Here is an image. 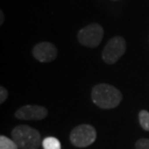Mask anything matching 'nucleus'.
<instances>
[{
  "mask_svg": "<svg viewBox=\"0 0 149 149\" xmlns=\"http://www.w3.org/2000/svg\"><path fill=\"white\" fill-rule=\"evenodd\" d=\"M91 99L99 108L103 109H111L120 104L122 94L114 86L107 83H100L92 89Z\"/></svg>",
  "mask_w": 149,
  "mask_h": 149,
  "instance_id": "nucleus-1",
  "label": "nucleus"
},
{
  "mask_svg": "<svg viewBox=\"0 0 149 149\" xmlns=\"http://www.w3.org/2000/svg\"><path fill=\"white\" fill-rule=\"evenodd\" d=\"M12 139L19 149H39L42 144L41 134L27 125H19L12 131Z\"/></svg>",
  "mask_w": 149,
  "mask_h": 149,
  "instance_id": "nucleus-2",
  "label": "nucleus"
},
{
  "mask_svg": "<svg viewBox=\"0 0 149 149\" xmlns=\"http://www.w3.org/2000/svg\"><path fill=\"white\" fill-rule=\"evenodd\" d=\"M97 132L95 128L88 124H81L74 128L70 134V141L76 147L83 148L91 145L96 141Z\"/></svg>",
  "mask_w": 149,
  "mask_h": 149,
  "instance_id": "nucleus-3",
  "label": "nucleus"
},
{
  "mask_svg": "<svg viewBox=\"0 0 149 149\" xmlns=\"http://www.w3.org/2000/svg\"><path fill=\"white\" fill-rule=\"evenodd\" d=\"M104 37V29L97 23H92L80 29L77 34V40L81 45L88 47L99 46Z\"/></svg>",
  "mask_w": 149,
  "mask_h": 149,
  "instance_id": "nucleus-4",
  "label": "nucleus"
},
{
  "mask_svg": "<svg viewBox=\"0 0 149 149\" xmlns=\"http://www.w3.org/2000/svg\"><path fill=\"white\" fill-rule=\"evenodd\" d=\"M126 42L122 37L116 36L111 39L103 50V60L108 64H114L125 53Z\"/></svg>",
  "mask_w": 149,
  "mask_h": 149,
  "instance_id": "nucleus-5",
  "label": "nucleus"
},
{
  "mask_svg": "<svg viewBox=\"0 0 149 149\" xmlns=\"http://www.w3.org/2000/svg\"><path fill=\"white\" fill-rule=\"evenodd\" d=\"M33 56L38 61L47 63L52 62L57 56V49L53 44L49 42H43L39 43L33 49Z\"/></svg>",
  "mask_w": 149,
  "mask_h": 149,
  "instance_id": "nucleus-6",
  "label": "nucleus"
},
{
  "mask_svg": "<svg viewBox=\"0 0 149 149\" xmlns=\"http://www.w3.org/2000/svg\"><path fill=\"white\" fill-rule=\"evenodd\" d=\"M47 109L42 106H23L15 113V116L23 120H42L46 118Z\"/></svg>",
  "mask_w": 149,
  "mask_h": 149,
  "instance_id": "nucleus-7",
  "label": "nucleus"
},
{
  "mask_svg": "<svg viewBox=\"0 0 149 149\" xmlns=\"http://www.w3.org/2000/svg\"><path fill=\"white\" fill-rule=\"evenodd\" d=\"M43 147L44 149H61L60 141L54 136H47L43 139Z\"/></svg>",
  "mask_w": 149,
  "mask_h": 149,
  "instance_id": "nucleus-8",
  "label": "nucleus"
},
{
  "mask_svg": "<svg viewBox=\"0 0 149 149\" xmlns=\"http://www.w3.org/2000/svg\"><path fill=\"white\" fill-rule=\"evenodd\" d=\"M0 149H19V146L13 139L1 136H0Z\"/></svg>",
  "mask_w": 149,
  "mask_h": 149,
  "instance_id": "nucleus-9",
  "label": "nucleus"
},
{
  "mask_svg": "<svg viewBox=\"0 0 149 149\" xmlns=\"http://www.w3.org/2000/svg\"><path fill=\"white\" fill-rule=\"evenodd\" d=\"M139 121L141 128L149 132V112L145 109L139 111Z\"/></svg>",
  "mask_w": 149,
  "mask_h": 149,
  "instance_id": "nucleus-10",
  "label": "nucleus"
},
{
  "mask_svg": "<svg viewBox=\"0 0 149 149\" xmlns=\"http://www.w3.org/2000/svg\"><path fill=\"white\" fill-rule=\"evenodd\" d=\"M136 149H149V139H141L136 142Z\"/></svg>",
  "mask_w": 149,
  "mask_h": 149,
  "instance_id": "nucleus-11",
  "label": "nucleus"
},
{
  "mask_svg": "<svg viewBox=\"0 0 149 149\" xmlns=\"http://www.w3.org/2000/svg\"><path fill=\"white\" fill-rule=\"evenodd\" d=\"M8 98V91L5 87H0V103H4Z\"/></svg>",
  "mask_w": 149,
  "mask_h": 149,
  "instance_id": "nucleus-12",
  "label": "nucleus"
},
{
  "mask_svg": "<svg viewBox=\"0 0 149 149\" xmlns=\"http://www.w3.org/2000/svg\"><path fill=\"white\" fill-rule=\"evenodd\" d=\"M3 22H4V14L2 11H0V24H3Z\"/></svg>",
  "mask_w": 149,
  "mask_h": 149,
  "instance_id": "nucleus-13",
  "label": "nucleus"
}]
</instances>
